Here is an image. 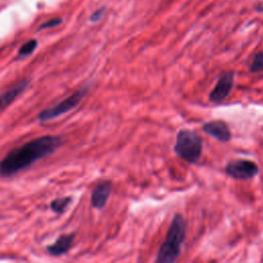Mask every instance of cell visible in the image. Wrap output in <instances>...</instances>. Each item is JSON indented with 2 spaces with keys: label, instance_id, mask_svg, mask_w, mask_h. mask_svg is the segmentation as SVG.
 Instances as JSON below:
<instances>
[{
  "label": "cell",
  "instance_id": "6da1fadb",
  "mask_svg": "<svg viewBox=\"0 0 263 263\" xmlns=\"http://www.w3.org/2000/svg\"><path fill=\"white\" fill-rule=\"evenodd\" d=\"M63 145V140L57 135H45L11 149L0 160V177L7 178L28 168L36 161L52 154Z\"/></svg>",
  "mask_w": 263,
  "mask_h": 263
},
{
  "label": "cell",
  "instance_id": "7a4b0ae2",
  "mask_svg": "<svg viewBox=\"0 0 263 263\" xmlns=\"http://www.w3.org/2000/svg\"><path fill=\"white\" fill-rule=\"evenodd\" d=\"M187 233V223L181 214H175L166 231L165 239L160 245L155 261L157 263H173L175 262L182 250V245L185 241Z\"/></svg>",
  "mask_w": 263,
  "mask_h": 263
},
{
  "label": "cell",
  "instance_id": "3957f363",
  "mask_svg": "<svg viewBox=\"0 0 263 263\" xmlns=\"http://www.w3.org/2000/svg\"><path fill=\"white\" fill-rule=\"evenodd\" d=\"M202 139L194 130L180 129L176 136L174 152L182 160L193 164L198 161L202 153Z\"/></svg>",
  "mask_w": 263,
  "mask_h": 263
},
{
  "label": "cell",
  "instance_id": "277c9868",
  "mask_svg": "<svg viewBox=\"0 0 263 263\" xmlns=\"http://www.w3.org/2000/svg\"><path fill=\"white\" fill-rule=\"evenodd\" d=\"M88 91H89L88 85H85V86L77 89L72 95H70L69 97H67L66 99L61 101L59 104L54 105L53 107L46 108V109L42 110L41 112H39V114L37 116L38 120L41 122H45V121L54 119L65 113L70 112L71 110L76 108L81 103V101L88 93Z\"/></svg>",
  "mask_w": 263,
  "mask_h": 263
},
{
  "label": "cell",
  "instance_id": "5b68a950",
  "mask_svg": "<svg viewBox=\"0 0 263 263\" xmlns=\"http://www.w3.org/2000/svg\"><path fill=\"white\" fill-rule=\"evenodd\" d=\"M224 171L232 179L251 180L259 174V166L253 160L238 158L227 162Z\"/></svg>",
  "mask_w": 263,
  "mask_h": 263
},
{
  "label": "cell",
  "instance_id": "8992f818",
  "mask_svg": "<svg viewBox=\"0 0 263 263\" xmlns=\"http://www.w3.org/2000/svg\"><path fill=\"white\" fill-rule=\"evenodd\" d=\"M234 72L227 71L223 73L219 78L209 95V101L211 103H221L230 95L234 84Z\"/></svg>",
  "mask_w": 263,
  "mask_h": 263
},
{
  "label": "cell",
  "instance_id": "52a82bcc",
  "mask_svg": "<svg viewBox=\"0 0 263 263\" xmlns=\"http://www.w3.org/2000/svg\"><path fill=\"white\" fill-rule=\"evenodd\" d=\"M202 130L206 134L210 135L211 137L215 138L219 142L222 143H227L231 140L232 134L231 130L224 120H211L208 122H204L201 126Z\"/></svg>",
  "mask_w": 263,
  "mask_h": 263
},
{
  "label": "cell",
  "instance_id": "ba28073f",
  "mask_svg": "<svg viewBox=\"0 0 263 263\" xmlns=\"http://www.w3.org/2000/svg\"><path fill=\"white\" fill-rule=\"evenodd\" d=\"M112 186L113 184L110 180H103L96 185L90 195V204L93 209L102 210L106 205L112 191Z\"/></svg>",
  "mask_w": 263,
  "mask_h": 263
},
{
  "label": "cell",
  "instance_id": "9c48e42d",
  "mask_svg": "<svg viewBox=\"0 0 263 263\" xmlns=\"http://www.w3.org/2000/svg\"><path fill=\"white\" fill-rule=\"evenodd\" d=\"M30 79L24 78L0 95V111L8 107L29 85Z\"/></svg>",
  "mask_w": 263,
  "mask_h": 263
},
{
  "label": "cell",
  "instance_id": "30bf717a",
  "mask_svg": "<svg viewBox=\"0 0 263 263\" xmlns=\"http://www.w3.org/2000/svg\"><path fill=\"white\" fill-rule=\"evenodd\" d=\"M75 233H65L58 237V239L47 246V252L52 256H62L63 254H66L69 252V250L72 248L73 241H74Z\"/></svg>",
  "mask_w": 263,
  "mask_h": 263
},
{
  "label": "cell",
  "instance_id": "8fae6325",
  "mask_svg": "<svg viewBox=\"0 0 263 263\" xmlns=\"http://www.w3.org/2000/svg\"><path fill=\"white\" fill-rule=\"evenodd\" d=\"M73 198L71 196H63L59 198H54L49 203V209L55 214H63L66 209L71 204Z\"/></svg>",
  "mask_w": 263,
  "mask_h": 263
},
{
  "label": "cell",
  "instance_id": "7c38bea8",
  "mask_svg": "<svg viewBox=\"0 0 263 263\" xmlns=\"http://www.w3.org/2000/svg\"><path fill=\"white\" fill-rule=\"evenodd\" d=\"M38 45V42L36 39H30L27 42H25L18 49L17 55L18 57H28L36 49Z\"/></svg>",
  "mask_w": 263,
  "mask_h": 263
},
{
  "label": "cell",
  "instance_id": "4fadbf2b",
  "mask_svg": "<svg viewBox=\"0 0 263 263\" xmlns=\"http://www.w3.org/2000/svg\"><path fill=\"white\" fill-rule=\"evenodd\" d=\"M263 71V51H259L253 58V61L250 65V72L260 73Z\"/></svg>",
  "mask_w": 263,
  "mask_h": 263
},
{
  "label": "cell",
  "instance_id": "5bb4252c",
  "mask_svg": "<svg viewBox=\"0 0 263 263\" xmlns=\"http://www.w3.org/2000/svg\"><path fill=\"white\" fill-rule=\"evenodd\" d=\"M62 24V18L60 17H54V18H50L46 22H44L39 28L38 30H44V29H49V28H53V27H57L59 25Z\"/></svg>",
  "mask_w": 263,
  "mask_h": 263
},
{
  "label": "cell",
  "instance_id": "9a60e30c",
  "mask_svg": "<svg viewBox=\"0 0 263 263\" xmlns=\"http://www.w3.org/2000/svg\"><path fill=\"white\" fill-rule=\"evenodd\" d=\"M104 11H105V9H104V8L97 9V10H96L91 15H90V17H89L90 22H92V23L99 22V21L103 17V15H104Z\"/></svg>",
  "mask_w": 263,
  "mask_h": 263
}]
</instances>
